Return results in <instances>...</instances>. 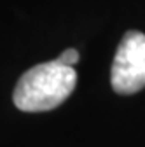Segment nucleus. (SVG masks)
Returning <instances> with one entry per match:
<instances>
[{
	"label": "nucleus",
	"instance_id": "f257e3e1",
	"mask_svg": "<svg viewBox=\"0 0 145 147\" xmlns=\"http://www.w3.org/2000/svg\"><path fill=\"white\" fill-rule=\"evenodd\" d=\"M77 72L58 60L39 63L19 77L12 102L23 112H47L60 107L75 89Z\"/></svg>",
	"mask_w": 145,
	"mask_h": 147
},
{
	"label": "nucleus",
	"instance_id": "f03ea898",
	"mask_svg": "<svg viewBox=\"0 0 145 147\" xmlns=\"http://www.w3.org/2000/svg\"><path fill=\"white\" fill-rule=\"evenodd\" d=\"M110 84L119 95H135L145 88V33L130 30L122 35L110 68Z\"/></svg>",
	"mask_w": 145,
	"mask_h": 147
},
{
	"label": "nucleus",
	"instance_id": "7ed1b4c3",
	"mask_svg": "<svg viewBox=\"0 0 145 147\" xmlns=\"http://www.w3.org/2000/svg\"><path fill=\"white\" fill-rule=\"evenodd\" d=\"M60 63H63V65H68V67H74L77 61H79V53H77V49H66V51H63L60 56L56 58Z\"/></svg>",
	"mask_w": 145,
	"mask_h": 147
}]
</instances>
